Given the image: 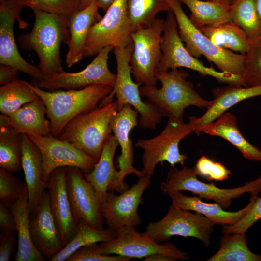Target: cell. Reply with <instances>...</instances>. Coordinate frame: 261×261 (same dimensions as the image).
Instances as JSON below:
<instances>
[{
    "label": "cell",
    "mask_w": 261,
    "mask_h": 261,
    "mask_svg": "<svg viewBox=\"0 0 261 261\" xmlns=\"http://www.w3.org/2000/svg\"><path fill=\"white\" fill-rule=\"evenodd\" d=\"M161 87L143 86L140 88L141 96L158 109L162 116L171 119L183 118L185 109L190 106L206 109L211 100L204 99L194 89L192 83L187 80L188 73L178 69L156 73Z\"/></svg>",
    "instance_id": "cell-1"
},
{
    "label": "cell",
    "mask_w": 261,
    "mask_h": 261,
    "mask_svg": "<svg viewBox=\"0 0 261 261\" xmlns=\"http://www.w3.org/2000/svg\"><path fill=\"white\" fill-rule=\"evenodd\" d=\"M46 110L52 136L58 138L66 125L77 116L95 107L112 90L105 85H94L80 89L47 91L31 83Z\"/></svg>",
    "instance_id": "cell-2"
},
{
    "label": "cell",
    "mask_w": 261,
    "mask_h": 261,
    "mask_svg": "<svg viewBox=\"0 0 261 261\" xmlns=\"http://www.w3.org/2000/svg\"><path fill=\"white\" fill-rule=\"evenodd\" d=\"M35 16L31 31L20 35L18 40L23 50L37 55L39 68L44 77L64 71L60 56L61 45L67 44L63 28L55 16L36 7L31 8Z\"/></svg>",
    "instance_id": "cell-3"
},
{
    "label": "cell",
    "mask_w": 261,
    "mask_h": 261,
    "mask_svg": "<svg viewBox=\"0 0 261 261\" xmlns=\"http://www.w3.org/2000/svg\"><path fill=\"white\" fill-rule=\"evenodd\" d=\"M118 111L116 100L95 107L70 121L58 138L98 160L105 141L112 134V118Z\"/></svg>",
    "instance_id": "cell-4"
},
{
    "label": "cell",
    "mask_w": 261,
    "mask_h": 261,
    "mask_svg": "<svg viewBox=\"0 0 261 261\" xmlns=\"http://www.w3.org/2000/svg\"><path fill=\"white\" fill-rule=\"evenodd\" d=\"M133 49V42L126 47L113 49L117 65L116 79L112 90L101 101L99 106L112 102L116 96L118 111L130 105L140 116L139 125L144 129L154 130L162 116L154 104L148 100L142 101L139 85L131 78L130 61Z\"/></svg>",
    "instance_id": "cell-5"
},
{
    "label": "cell",
    "mask_w": 261,
    "mask_h": 261,
    "mask_svg": "<svg viewBox=\"0 0 261 261\" xmlns=\"http://www.w3.org/2000/svg\"><path fill=\"white\" fill-rule=\"evenodd\" d=\"M167 1L175 15L180 38L188 52L198 59L202 56H204L220 71L241 77L244 69L245 55L215 44L191 22L179 0Z\"/></svg>",
    "instance_id": "cell-6"
},
{
    "label": "cell",
    "mask_w": 261,
    "mask_h": 261,
    "mask_svg": "<svg viewBox=\"0 0 261 261\" xmlns=\"http://www.w3.org/2000/svg\"><path fill=\"white\" fill-rule=\"evenodd\" d=\"M197 175L195 167L184 165L179 169L172 167L168 172L166 181L160 184V190L166 195L177 191H190L201 198L213 200L225 210L230 207L233 199L246 193L258 195L261 192V175L241 186L230 189L219 188L214 182H202Z\"/></svg>",
    "instance_id": "cell-7"
},
{
    "label": "cell",
    "mask_w": 261,
    "mask_h": 261,
    "mask_svg": "<svg viewBox=\"0 0 261 261\" xmlns=\"http://www.w3.org/2000/svg\"><path fill=\"white\" fill-rule=\"evenodd\" d=\"M161 49V57L156 73L186 68L198 72L202 76L212 77L221 83L242 86L241 76L207 67L188 52L180 38L177 23L172 11L167 13L164 20Z\"/></svg>",
    "instance_id": "cell-8"
},
{
    "label": "cell",
    "mask_w": 261,
    "mask_h": 261,
    "mask_svg": "<svg viewBox=\"0 0 261 261\" xmlns=\"http://www.w3.org/2000/svg\"><path fill=\"white\" fill-rule=\"evenodd\" d=\"M194 132L191 124L184 122L183 118H169L162 131L149 139L138 140L135 147L143 150L142 170L144 176L151 178L159 163L167 161L174 167L176 164L184 166L188 158L180 152L181 141Z\"/></svg>",
    "instance_id": "cell-9"
},
{
    "label": "cell",
    "mask_w": 261,
    "mask_h": 261,
    "mask_svg": "<svg viewBox=\"0 0 261 261\" xmlns=\"http://www.w3.org/2000/svg\"><path fill=\"white\" fill-rule=\"evenodd\" d=\"M164 20L157 18L151 24L131 33L133 49L130 64L135 82L140 85L156 86V70L161 55V40Z\"/></svg>",
    "instance_id": "cell-10"
},
{
    "label": "cell",
    "mask_w": 261,
    "mask_h": 261,
    "mask_svg": "<svg viewBox=\"0 0 261 261\" xmlns=\"http://www.w3.org/2000/svg\"><path fill=\"white\" fill-rule=\"evenodd\" d=\"M214 225L201 214L193 213L172 204L162 219L150 222L142 233L158 243L167 242L172 236H179L197 238L208 247Z\"/></svg>",
    "instance_id": "cell-11"
},
{
    "label": "cell",
    "mask_w": 261,
    "mask_h": 261,
    "mask_svg": "<svg viewBox=\"0 0 261 261\" xmlns=\"http://www.w3.org/2000/svg\"><path fill=\"white\" fill-rule=\"evenodd\" d=\"M132 43L127 0H116L104 16L91 27L86 41L84 57L97 55L108 46L114 48Z\"/></svg>",
    "instance_id": "cell-12"
},
{
    "label": "cell",
    "mask_w": 261,
    "mask_h": 261,
    "mask_svg": "<svg viewBox=\"0 0 261 261\" xmlns=\"http://www.w3.org/2000/svg\"><path fill=\"white\" fill-rule=\"evenodd\" d=\"M26 7L22 0H0V63L12 66L32 78V81L42 79L44 75L38 66L28 63L20 54L15 43L14 27L16 21L20 29L28 24L20 16Z\"/></svg>",
    "instance_id": "cell-13"
},
{
    "label": "cell",
    "mask_w": 261,
    "mask_h": 261,
    "mask_svg": "<svg viewBox=\"0 0 261 261\" xmlns=\"http://www.w3.org/2000/svg\"><path fill=\"white\" fill-rule=\"evenodd\" d=\"M113 47L102 49L85 69L75 72H64L44 77L32 82L38 88L47 91L59 89H80L94 85H105L113 87L116 74L112 73L108 66L110 52Z\"/></svg>",
    "instance_id": "cell-14"
},
{
    "label": "cell",
    "mask_w": 261,
    "mask_h": 261,
    "mask_svg": "<svg viewBox=\"0 0 261 261\" xmlns=\"http://www.w3.org/2000/svg\"><path fill=\"white\" fill-rule=\"evenodd\" d=\"M116 231V237L100 244L102 253L105 255H119L133 259L145 258L155 253H163L177 260L188 259V255L167 242L160 244L140 233L131 226H123Z\"/></svg>",
    "instance_id": "cell-15"
},
{
    "label": "cell",
    "mask_w": 261,
    "mask_h": 261,
    "mask_svg": "<svg viewBox=\"0 0 261 261\" xmlns=\"http://www.w3.org/2000/svg\"><path fill=\"white\" fill-rule=\"evenodd\" d=\"M40 149L43 160L42 179L47 185L51 173L59 167H74L88 173L98 160L73 145L52 136L27 134Z\"/></svg>",
    "instance_id": "cell-16"
},
{
    "label": "cell",
    "mask_w": 261,
    "mask_h": 261,
    "mask_svg": "<svg viewBox=\"0 0 261 261\" xmlns=\"http://www.w3.org/2000/svg\"><path fill=\"white\" fill-rule=\"evenodd\" d=\"M150 184L151 178L143 176L130 188L119 195L108 191L101 203L102 215L108 228L116 230L123 226L135 227L141 225L138 210L143 203V193Z\"/></svg>",
    "instance_id": "cell-17"
},
{
    "label": "cell",
    "mask_w": 261,
    "mask_h": 261,
    "mask_svg": "<svg viewBox=\"0 0 261 261\" xmlns=\"http://www.w3.org/2000/svg\"><path fill=\"white\" fill-rule=\"evenodd\" d=\"M82 172L76 167H67L66 187L74 218L78 223L82 220L96 229H104L101 203Z\"/></svg>",
    "instance_id": "cell-18"
},
{
    "label": "cell",
    "mask_w": 261,
    "mask_h": 261,
    "mask_svg": "<svg viewBox=\"0 0 261 261\" xmlns=\"http://www.w3.org/2000/svg\"><path fill=\"white\" fill-rule=\"evenodd\" d=\"M29 217L32 241L40 253L51 261L65 246L52 213L48 191Z\"/></svg>",
    "instance_id": "cell-19"
},
{
    "label": "cell",
    "mask_w": 261,
    "mask_h": 261,
    "mask_svg": "<svg viewBox=\"0 0 261 261\" xmlns=\"http://www.w3.org/2000/svg\"><path fill=\"white\" fill-rule=\"evenodd\" d=\"M67 167H59L50 174L47 182L50 206L62 239L66 245L76 233V221L66 187Z\"/></svg>",
    "instance_id": "cell-20"
},
{
    "label": "cell",
    "mask_w": 261,
    "mask_h": 261,
    "mask_svg": "<svg viewBox=\"0 0 261 261\" xmlns=\"http://www.w3.org/2000/svg\"><path fill=\"white\" fill-rule=\"evenodd\" d=\"M118 142L111 134L105 141L101 155L93 170L84 174V177L94 188L100 202L105 199L108 191L121 193L128 189L127 183L122 182L119 171L115 169L114 157Z\"/></svg>",
    "instance_id": "cell-21"
},
{
    "label": "cell",
    "mask_w": 261,
    "mask_h": 261,
    "mask_svg": "<svg viewBox=\"0 0 261 261\" xmlns=\"http://www.w3.org/2000/svg\"><path fill=\"white\" fill-rule=\"evenodd\" d=\"M138 112L130 105H124L115 114L111 121V128L121 148V154L117 157L120 179L124 182L126 176L134 174L138 178L144 176L142 171L133 166L134 150L132 139L130 138L131 130L139 126Z\"/></svg>",
    "instance_id": "cell-22"
},
{
    "label": "cell",
    "mask_w": 261,
    "mask_h": 261,
    "mask_svg": "<svg viewBox=\"0 0 261 261\" xmlns=\"http://www.w3.org/2000/svg\"><path fill=\"white\" fill-rule=\"evenodd\" d=\"M212 92L213 99L211 100L204 114L200 117L189 118L196 134L199 129L214 121L234 105L249 98L261 96V86L245 87L240 85L228 84L214 88Z\"/></svg>",
    "instance_id": "cell-23"
},
{
    "label": "cell",
    "mask_w": 261,
    "mask_h": 261,
    "mask_svg": "<svg viewBox=\"0 0 261 261\" xmlns=\"http://www.w3.org/2000/svg\"><path fill=\"white\" fill-rule=\"evenodd\" d=\"M172 205L183 209L193 211L201 214L215 225L232 226L244 218L251 209L258 197L257 195H250L249 203L243 208L235 212L225 210L217 203H204L199 196H188L180 192L170 193Z\"/></svg>",
    "instance_id": "cell-24"
},
{
    "label": "cell",
    "mask_w": 261,
    "mask_h": 261,
    "mask_svg": "<svg viewBox=\"0 0 261 261\" xmlns=\"http://www.w3.org/2000/svg\"><path fill=\"white\" fill-rule=\"evenodd\" d=\"M23 155L22 168L28 192L30 214L35 210L47 188L43 181V160L41 152L26 134H22Z\"/></svg>",
    "instance_id": "cell-25"
},
{
    "label": "cell",
    "mask_w": 261,
    "mask_h": 261,
    "mask_svg": "<svg viewBox=\"0 0 261 261\" xmlns=\"http://www.w3.org/2000/svg\"><path fill=\"white\" fill-rule=\"evenodd\" d=\"M96 0L88 7L78 11L72 19L69 26V40L66 57L68 67H72L84 57L87 35L92 26L102 18L98 12Z\"/></svg>",
    "instance_id": "cell-26"
},
{
    "label": "cell",
    "mask_w": 261,
    "mask_h": 261,
    "mask_svg": "<svg viewBox=\"0 0 261 261\" xmlns=\"http://www.w3.org/2000/svg\"><path fill=\"white\" fill-rule=\"evenodd\" d=\"M202 132L226 140L246 159L261 161V149L250 144L243 136L238 128L236 116L230 112H225L214 121L201 127L197 134Z\"/></svg>",
    "instance_id": "cell-27"
},
{
    "label": "cell",
    "mask_w": 261,
    "mask_h": 261,
    "mask_svg": "<svg viewBox=\"0 0 261 261\" xmlns=\"http://www.w3.org/2000/svg\"><path fill=\"white\" fill-rule=\"evenodd\" d=\"M9 208L14 218L18 235V249L14 257L15 261H45V258L34 246L31 237L29 228L30 214L27 186L19 198Z\"/></svg>",
    "instance_id": "cell-28"
},
{
    "label": "cell",
    "mask_w": 261,
    "mask_h": 261,
    "mask_svg": "<svg viewBox=\"0 0 261 261\" xmlns=\"http://www.w3.org/2000/svg\"><path fill=\"white\" fill-rule=\"evenodd\" d=\"M46 110L39 97L7 115L9 124L21 134L52 136L50 121L46 118Z\"/></svg>",
    "instance_id": "cell-29"
},
{
    "label": "cell",
    "mask_w": 261,
    "mask_h": 261,
    "mask_svg": "<svg viewBox=\"0 0 261 261\" xmlns=\"http://www.w3.org/2000/svg\"><path fill=\"white\" fill-rule=\"evenodd\" d=\"M198 29L220 47L243 55L248 50L249 39L244 31L232 20Z\"/></svg>",
    "instance_id": "cell-30"
},
{
    "label": "cell",
    "mask_w": 261,
    "mask_h": 261,
    "mask_svg": "<svg viewBox=\"0 0 261 261\" xmlns=\"http://www.w3.org/2000/svg\"><path fill=\"white\" fill-rule=\"evenodd\" d=\"M191 12L189 18L197 28L232 20V4L227 0H179Z\"/></svg>",
    "instance_id": "cell-31"
},
{
    "label": "cell",
    "mask_w": 261,
    "mask_h": 261,
    "mask_svg": "<svg viewBox=\"0 0 261 261\" xmlns=\"http://www.w3.org/2000/svg\"><path fill=\"white\" fill-rule=\"evenodd\" d=\"M22 134L8 123L7 115L0 116V167L11 172L22 168Z\"/></svg>",
    "instance_id": "cell-32"
},
{
    "label": "cell",
    "mask_w": 261,
    "mask_h": 261,
    "mask_svg": "<svg viewBox=\"0 0 261 261\" xmlns=\"http://www.w3.org/2000/svg\"><path fill=\"white\" fill-rule=\"evenodd\" d=\"M116 234L114 230L96 229L81 220L78 222L74 236L51 261H66L79 248L96 243L108 242L113 239Z\"/></svg>",
    "instance_id": "cell-33"
},
{
    "label": "cell",
    "mask_w": 261,
    "mask_h": 261,
    "mask_svg": "<svg viewBox=\"0 0 261 261\" xmlns=\"http://www.w3.org/2000/svg\"><path fill=\"white\" fill-rule=\"evenodd\" d=\"M246 233L224 234L219 250L206 261H261V255L251 251Z\"/></svg>",
    "instance_id": "cell-34"
},
{
    "label": "cell",
    "mask_w": 261,
    "mask_h": 261,
    "mask_svg": "<svg viewBox=\"0 0 261 261\" xmlns=\"http://www.w3.org/2000/svg\"><path fill=\"white\" fill-rule=\"evenodd\" d=\"M39 97L31 83L15 79L0 87V111L9 115Z\"/></svg>",
    "instance_id": "cell-35"
},
{
    "label": "cell",
    "mask_w": 261,
    "mask_h": 261,
    "mask_svg": "<svg viewBox=\"0 0 261 261\" xmlns=\"http://www.w3.org/2000/svg\"><path fill=\"white\" fill-rule=\"evenodd\" d=\"M131 33L152 23L161 12L171 11L167 0H127Z\"/></svg>",
    "instance_id": "cell-36"
},
{
    "label": "cell",
    "mask_w": 261,
    "mask_h": 261,
    "mask_svg": "<svg viewBox=\"0 0 261 261\" xmlns=\"http://www.w3.org/2000/svg\"><path fill=\"white\" fill-rule=\"evenodd\" d=\"M22 0L26 7L37 8L56 17L63 28L68 44L70 22L74 15L79 11L80 0Z\"/></svg>",
    "instance_id": "cell-37"
},
{
    "label": "cell",
    "mask_w": 261,
    "mask_h": 261,
    "mask_svg": "<svg viewBox=\"0 0 261 261\" xmlns=\"http://www.w3.org/2000/svg\"><path fill=\"white\" fill-rule=\"evenodd\" d=\"M232 20L245 32L249 40L261 35V21L255 0H238L232 4Z\"/></svg>",
    "instance_id": "cell-38"
},
{
    "label": "cell",
    "mask_w": 261,
    "mask_h": 261,
    "mask_svg": "<svg viewBox=\"0 0 261 261\" xmlns=\"http://www.w3.org/2000/svg\"><path fill=\"white\" fill-rule=\"evenodd\" d=\"M241 80L245 87L261 86V35L249 41Z\"/></svg>",
    "instance_id": "cell-39"
},
{
    "label": "cell",
    "mask_w": 261,
    "mask_h": 261,
    "mask_svg": "<svg viewBox=\"0 0 261 261\" xmlns=\"http://www.w3.org/2000/svg\"><path fill=\"white\" fill-rule=\"evenodd\" d=\"M26 187V183L14 175L13 172L0 168V203L7 207L10 206L19 198Z\"/></svg>",
    "instance_id": "cell-40"
},
{
    "label": "cell",
    "mask_w": 261,
    "mask_h": 261,
    "mask_svg": "<svg viewBox=\"0 0 261 261\" xmlns=\"http://www.w3.org/2000/svg\"><path fill=\"white\" fill-rule=\"evenodd\" d=\"M194 167L198 175L209 181H224L227 179L232 173L221 162L215 161L205 156H202L198 159Z\"/></svg>",
    "instance_id": "cell-41"
},
{
    "label": "cell",
    "mask_w": 261,
    "mask_h": 261,
    "mask_svg": "<svg viewBox=\"0 0 261 261\" xmlns=\"http://www.w3.org/2000/svg\"><path fill=\"white\" fill-rule=\"evenodd\" d=\"M98 244H92L79 248L66 261H129L132 259L119 255L103 254L100 245Z\"/></svg>",
    "instance_id": "cell-42"
},
{
    "label": "cell",
    "mask_w": 261,
    "mask_h": 261,
    "mask_svg": "<svg viewBox=\"0 0 261 261\" xmlns=\"http://www.w3.org/2000/svg\"><path fill=\"white\" fill-rule=\"evenodd\" d=\"M261 219V197H257L249 212L233 225L222 226L223 234L246 233L257 221Z\"/></svg>",
    "instance_id": "cell-43"
},
{
    "label": "cell",
    "mask_w": 261,
    "mask_h": 261,
    "mask_svg": "<svg viewBox=\"0 0 261 261\" xmlns=\"http://www.w3.org/2000/svg\"><path fill=\"white\" fill-rule=\"evenodd\" d=\"M0 238V261H8L13 253L16 242L14 232H1Z\"/></svg>",
    "instance_id": "cell-44"
},
{
    "label": "cell",
    "mask_w": 261,
    "mask_h": 261,
    "mask_svg": "<svg viewBox=\"0 0 261 261\" xmlns=\"http://www.w3.org/2000/svg\"><path fill=\"white\" fill-rule=\"evenodd\" d=\"M0 229L1 232L16 231L14 218L9 207L0 204Z\"/></svg>",
    "instance_id": "cell-45"
},
{
    "label": "cell",
    "mask_w": 261,
    "mask_h": 261,
    "mask_svg": "<svg viewBox=\"0 0 261 261\" xmlns=\"http://www.w3.org/2000/svg\"><path fill=\"white\" fill-rule=\"evenodd\" d=\"M18 71L17 69L12 66L0 64V85L1 86L5 85L16 79Z\"/></svg>",
    "instance_id": "cell-46"
},
{
    "label": "cell",
    "mask_w": 261,
    "mask_h": 261,
    "mask_svg": "<svg viewBox=\"0 0 261 261\" xmlns=\"http://www.w3.org/2000/svg\"><path fill=\"white\" fill-rule=\"evenodd\" d=\"M175 258L163 253H155L144 258L145 261H175Z\"/></svg>",
    "instance_id": "cell-47"
},
{
    "label": "cell",
    "mask_w": 261,
    "mask_h": 261,
    "mask_svg": "<svg viewBox=\"0 0 261 261\" xmlns=\"http://www.w3.org/2000/svg\"><path fill=\"white\" fill-rule=\"evenodd\" d=\"M116 0H96L98 8L106 12Z\"/></svg>",
    "instance_id": "cell-48"
},
{
    "label": "cell",
    "mask_w": 261,
    "mask_h": 261,
    "mask_svg": "<svg viewBox=\"0 0 261 261\" xmlns=\"http://www.w3.org/2000/svg\"><path fill=\"white\" fill-rule=\"evenodd\" d=\"M94 0H80L79 10H82L89 6Z\"/></svg>",
    "instance_id": "cell-49"
},
{
    "label": "cell",
    "mask_w": 261,
    "mask_h": 261,
    "mask_svg": "<svg viewBox=\"0 0 261 261\" xmlns=\"http://www.w3.org/2000/svg\"><path fill=\"white\" fill-rule=\"evenodd\" d=\"M256 9L261 21V0H255Z\"/></svg>",
    "instance_id": "cell-50"
},
{
    "label": "cell",
    "mask_w": 261,
    "mask_h": 261,
    "mask_svg": "<svg viewBox=\"0 0 261 261\" xmlns=\"http://www.w3.org/2000/svg\"><path fill=\"white\" fill-rule=\"evenodd\" d=\"M231 4H232L238 0H227Z\"/></svg>",
    "instance_id": "cell-51"
},
{
    "label": "cell",
    "mask_w": 261,
    "mask_h": 261,
    "mask_svg": "<svg viewBox=\"0 0 261 261\" xmlns=\"http://www.w3.org/2000/svg\"><path fill=\"white\" fill-rule=\"evenodd\" d=\"M206 0L216 1V0Z\"/></svg>",
    "instance_id": "cell-52"
}]
</instances>
